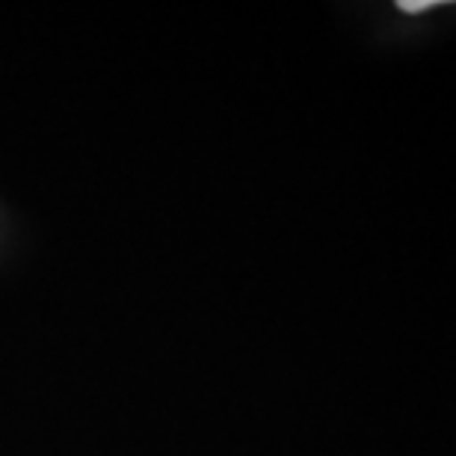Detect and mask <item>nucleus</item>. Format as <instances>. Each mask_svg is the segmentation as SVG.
I'll return each instance as SVG.
<instances>
[{
    "label": "nucleus",
    "mask_w": 456,
    "mask_h": 456,
    "mask_svg": "<svg viewBox=\"0 0 456 456\" xmlns=\"http://www.w3.org/2000/svg\"><path fill=\"white\" fill-rule=\"evenodd\" d=\"M397 6L403 9V12H424V9L436 6V0H400Z\"/></svg>",
    "instance_id": "nucleus-1"
}]
</instances>
